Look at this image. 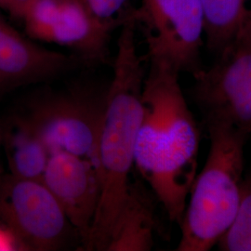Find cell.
Listing matches in <instances>:
<instances>
[{"label": "cell", "mask_w": 251, "mask_h": 251, "mask_svg": "<svg viewBox=\"0 0 251 251\" xmlns=\"http://www.w3.org/2000/svg\"><path fill=\"white\" fill-rule=\"evenodd\" d=\"M149 63L134 166L170 220L180 225L198 174L200 132L179 73L165 63Z\"/></svg>", "instance_id": "1"}, {"label": "cell", "mask_w": 251, "mask_h": 251, "mask_svg": "<svg viewBox=\"0 0 251 251\" xmlns=\"http://www.w3.org/2000/svg\"><path fill=\"white\" fill-rule=\"evenodd\" d=\"M113 78L104 95L94 163L100 180V200L87 251H106L123 206L134 166L135 148L143 117L144 62L136 45L132 11L122 20Z\"/></svg>", "instance_id": "2"}, {"label": "cell", "mask_w": 251, "mask_h": 251, "mask_svg": "<svg viewBox=\"0 0 251 251\" xmlns=\"http://www.w3.org/2000/svg\"><path fill=\"white\" fill-rule=\"evenodd\" d=\"M206 126L209 151L189 193L178 251H210L232 225L240 204L250 134L228 124Z\"/></svg>", "instance_id": "3"}, {"label": "cell", "mask_w": 251, "mask_h": 251, "mask_svg": "<svg viewBox=\"0 0 251 251\" xmlns=\"http://www.w3.org/2000/svg\"><path fill=\"white\" fill-rule=\"evenodd\" d=\"M193 76V98L205 125L228 124L251 135V13L213 65Z\"/></svg>", "instance_id": "4"}, {"label": "cell", "mask_w": 251, "mask_h": 251, "mask_svg": "<svg viewBox=\"0 0 251 251\" xmlns=\"http://www.w3.org/2000/svg\"><path fill=\"white\" fill-rule=\"evenodd\" d=\"M132 12L144 32L148 62L165 63L179 74L193 75L203 68L201 0H142Z\"/></svg>", "instance_id": "5"}, {"label": "cell", "mask_w": 251, "mask_h": 251, "mask_svg": "<svg viewBox=\"0 0 251 251\" xmlns=\"http://www.w3.org/2000/svg\"><path fill=\"white\" fill-rule=\"evenodd\" d=\"M0 221L16 235L25 251L60 250L72 232L76 233L41 179H24L11 173L0 179Z\"/></svg>", "instance_id": "6"}, {"label": "cell", "mask_w": 251, "mask_h": 251, "mask_svg": "<svg viewBox=\"0 0 251 251\" xmlns=\"http://www.w3.org/2000/svg\"><path fill=\"white\" fill-rule=\"evenodd\" d=\"M103 102L104 97L83 92L56 94L34 102L25 117L50 153L68 152L94 163Z\"/></svg>", "instance_id": "7"}, {"label": "cell", "mask_w": 251, "mask_h": 251, "mask_svg": "<svg viewBox=\"0 0 251 251\" xmlns=\"http://www.w3.org/2000/svg\"><path fill=\"white\" fill-rule=\"evenodd\" d=\"M41 180L62 206L85 248L99 205L100 190L95 164L72 153L52 152Z\"/></svg>", "instance_id": "8"}, {"label": "cell", "mask_w": 251, "mask_h": 251, "mask_svg": "<svg viewBox=\"0 0 251 251\" xmlns=\"http://www.w3.org/2000/svg\"><path fill=\"white\" fill-rule=\"evenodd\" d=\"M76 62L75 57L36 45L0 18V90L50 79Z\"/></svg>", "instance_id": "9"}, {"label": "cell", "mask_w": 251, "mask_h": 251, "mask_svg": "<svg viewBox=\"0 0 251 251\" xmlns=\"http://www.w3.org/2000/svg\"><path fill=\"white\" fill-rule=\"evenodd\" d=\"M118 21H104L84 0H60L40 41L69 48L84 60L101 62Z\"/></svg>", "instance_id": "10"}, {"label": "cell", "mask_w": 251, "mask_h": 251, "mask_svg": "<svg viewBox=\"0 0 251 251\" xmlns=\"http://www.w3.org/2000/svg\"><path fill=\"white\" fill-rule=\"evenodd\" d=\"M155 217L152 198L138 181L130 182L106 251H148L153 245Z\"/></svg>", "instance_id": "11"}, {"label": "cell", "mask_w": 251, "mask_h": 251, "mask_svg": "<svg viewBox=\"0 0 251 251\" xmlns=\"http://www.w3.org/2000/svg\"><path fill=\"white\" fill-rule=\"evenodd\" d=\"M3 141L10 173L24 179H41L50 152L25 116L9 119Z\"/></svg>", "instance_id": "12"}, {"label": "cell", "mask_w": 251, "mask_h": 251, "mask_svg": "<svg viewBox=\"0 0 251 251\" xmlns=\"http://www.w3.org/2000/svg\"><path fill=\"white\" fill-rule=\"evenodd\" d=\"M208 50L220 53L251 13V0H201Z\"/></svg>", "instance_id": "13"}, {"label": "cell", "mask_w": 251, "mask_h": 251, "mask_svg": "<svg viewBox=\"0 0 251 251\" xmlns=\"http://www.w3.org/2000/svg\"><path fill=\"white\" fill-rule=\"evenodd\" d=\"M217 246L223 251H251V173L243 179L237 213Z\"/></svg>", "instance_id": "14"}, {"label": "cell", "mask_w": 251, "mask_h": 251, "mask_svg": "<svg viewBox=\"0 0 251 251\" xmlns=\"http://www.w3.org/2000/svg\"><path fill=\"white\" fill-rule=\"evenodd\" d=\"M95 15L104 21H117L115 18L125 7L127 0H84Z\"/></svg>", "instance_id": "15"}, {"label": "cell", "mask_w": 251, "mask_h": 251, "mask_svg": "<svg viewBox=\"0 0 251 251\" xmlns=\"http://www.w3.org/2000/svg\"><path fill=\"white\" fill-rule=\"evenodd\" d=\"M25 251L16 235L0 221V251Z\"/></svg>", "instance_id": "16"}, {"label": "cell", "mask_w": 251, "mask_h": 251, "mask_svg": "<svg viewBox=\"0 0 251 251\" xmlns=\"http://www.w3.org/2000/svg\"><path fill=\"white\" fill-rule=\"evenodd\" d=\"M35 0H9L8 9L16 16L23 18L28 7Z\"/></svg>", "instance_id": "17"}, {"label": "cell", "mask_w": 251, "mask_h": 251, "mask_svg": "<svg viewBox=\"0 0 251 251\" xmlns=\"http://www.w3.org/2000/svg\"><path fill=\"white\" fill-rule=\"evenodd\" d=\"M8 3H9V0H0V6L4 8L8 9Z\"/></svg>", "instance_id": "18"}]
</instances>
